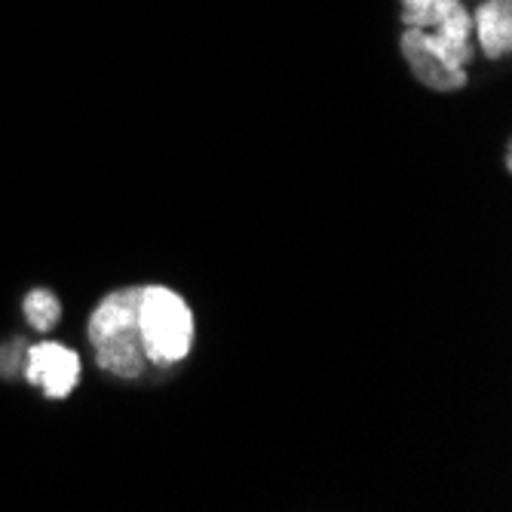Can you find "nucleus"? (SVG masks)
I'll return each instance as SVG.
<instances>
[{
  "mask_svg": "<svg viewBox=\"0 0 512 512\" xmlns=\"http://www.w3.org/2000/svg\"><path fill=\"white\" fill-rule=\"evenodd\" d=\"M138 298L142 286L111 292L89 316V344L99 368L114 378H138L148 368V353L138 332Z\"/></svg>",
  "mask_w": 512,
  "mask_h": 512,
  "instance_id": "f257e3e1",
  "label": "nucleus"
},
{
  "mask_svg": "<svg viewBox=\"0 0 512 512\" xmlns=\"http://www.w3.org/2000/svg\"><path fill=\"white\" fill-rule=\"evenodd\" d=\"M138 332L151 365H175L191 353L194 313L166 286H142L138 298Z\"/></svg>",
  "mask_w": 512,
  "mask_h": 512,
  "instance_id": "f03ea898",
  "label": "nucleus"
},
{
  "mask_svg": "<svg viewBox=\"0 0 512 512\" xmlns=\"http://www.w3.org/2000/svg\"><path fill=\"white\" fill-rule=\"evenodd\" d=\"M25 378L50 399H65L80 381V359L56 341H43L25 350Z\"/></svg>",
  "mask_w": 512,
  "mask_h": 512,
  "instance_id": "7ed1b4c3",
  "label": "nucleus"
},
{
  "mask_svg": "<svg viewBox=\"0 0 512 512\" xmlns=\"http://www.w3.org/2000/svg\"><path fill=\"white\" fill-rule=\"evenodd\" d=\"M399 53L408 62L411 74L421 80L427 89H433V92H457V89L467 86V80H470V71H454L439 56H433L427 46H424V40L417 37L414 28H405L402 31V37H399Z\"/></svg>",
  "mask_w": 512,
  "mask_h": 512,
  "instance_id": "20e7f679",
  "label": "nucleus"
},
{
  "mask_svg": "<svg viewBox=\"0 0 512 512\" xmlns=\"http://www.w3.org/2000/svg\"><path fill=\"white\" fill-rule=\"evenodd\" d=\"M473 16V40L485 59H506L512 50V0H485Z\"/></svg>",
  "mask_w": 512,
  "mask_h": 512,
  "instance_id": "39448f33",
  "label": "nucleus"
},
{
  "mask_svg": "<svg viewBox=\"0 0 512 512\" xmlns=\"http://www.w3.org/2000/svg\"><path fill=\"white\" fill-rule=\"evenodd\" d=\"M463 0H399V19L402 28H417L427 31L442 25Z\"/></svg>",
  "mask_w": 512,
  "mask_h": 512,
  "instance_id": "423d86ee",
  "label": "nucleus"
},
{
  "mask_svg": "<svg viewBox=\"0 0 512 512\" xmlns=\"http://www.w3.org/2000/svg\"><path fill=\"white\" fill-rule=\"evenodd\" d=\"M62 316V307H59V298L46 289H34L28 298H25V319L34 325L37 332H50L53 325L59 322Z\"/></svg>",
  "mask_w": 512,
  "mask_h": 512,
  "instance_id": "0eeeda50",
  "label": "nucleus"
}]
</instances>
